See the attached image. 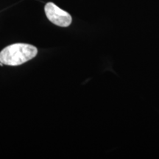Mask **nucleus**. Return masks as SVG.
<instances>
[{"label":"nucleus","instance_id":"obj_1","mask_svg":"<svg viewBox=\"0 0 159 159\" xmlns=\"http://www.w3.org/2000/svg\"><path fill=\"white\" fill-rule=\"evenodd\" d=\"M38 49L27 43H14L5 47L0 52V62L7 66H19L36 56Z\"/></svg>","mask_w":159,"mask_h":159},{"label":"nucleus","instance_id":"obj_2","mask_svg":"<svg viewBox=\"0 0 159 159\" xmlns=\"http://www.w3.org/2000/svg\"><path fill=\"white\" fill-rule=\"evenodd\" d=\"M44 11L47 19L54 25L59 27H66L71 24V15L63 11L52 2H48L44 7Z\"/></svg>","mask_w":159,"mask_h":159}]
</instances>
